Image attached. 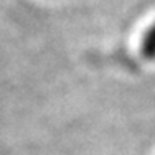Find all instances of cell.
<instances>
[{
	"mask_svg": "<svg viewBox=\"0 0 155 155\" xmlns=\"http://www.w3.org/2000/svg\"><path fill=\"white\" fill-rule=\"evenodd\" d=\"M140 54L145 60H155V23L147 30L140 45Z\"/></svg>",
	"mask_w": 155,
	"mask_h": 155,
	"instance_id": "obj_1",
	"label": "cell"
}]
</instances>
